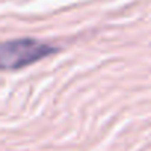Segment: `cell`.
<instances>
[{"instance_id":"6da1fadb","label":"cell","mask_w":151,"mask_h":151,"mask_svg":"<svg viewBox=\"0 0 151 151\" xmlns=\"http://www.w3.org/2000/svg\"><path fill=\"white\" fill-rule=\"evenodd\" d=\"M58 52V47L37 39L22 37L0 43V71L25 68Z\"/></svg>"}]
</instances>
